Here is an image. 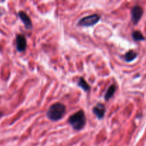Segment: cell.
<instances>
[{
  "instance_id": "1",
  "label": "cell",
  "mask_w": 146,
  "mask_h": 146,
  "mask_svg": "<svg viewBox=\"0 0 146 146\" xmlns=\"http://www.w3.org/2000/svg\"><path fill=\"white\" fill-rule=\"evenodd\" d=\"M68 122L75 131H81L85 127L86 123L85 113L82 110L77 111L68 118Z\"/></svg>"
},
{
  "instance_id": "2",
  "label": "cell",
  "mask_w": 146,
  "mask_h": 146,
  "mask_svg": "<svg viewBox=\"0 0 146 146\" xmlns=\"http://www.w3.org/2000/svg\"><path fill=\"white\" fill-rule=\"evenodd\" d=\"M66 113V106L61 103H55L48 108L46 115L52 121H59Z\"/></svg>"
},
{
  "instance_id": "3",
  "label": "cell",
  "mask_w": 146,
  "mask_h": 146,
  "mask_svg": "<svg viewBox=\"0 0 146 146\" xmlns=\"http://www.w3.org/2000/svg\"><path fill=\"white\" fill-rule=\"evenodd\" d=\"M101 19V17L98 14H92V15L87 16L81 19L78 21V24L81 27H93L95 24H96Z\"/></svg>"
},
{
  "instance_id": "4",
  "label": "cell",
  "mask_w": 146,
  "mask_h": 146,
  "mask_svg": "<svg viewBox=\"0 0 146 146\" xmlns=\"http://www.w3.org/2000/svg\"><path fill=\"white\" fill-rule=\"evenodd\" d=\"M143 14V11L140 6L136 5L133 7L131 10V17H132L133 22L136 24L142 17Z\"/></svg>"
},
{
  "instance_id": "5",
  "label": "cell",
  "mask_w": 146,
  "mask_h": 146,
  "mask_svg": "<svg viewBox=\"0 0 146 146\" xmlns=\"http://www.w3.org/2000/svg\"><path fill=\"white\" fill-rule=\"evenodd\" d=\"M16 46L19 52L24 51L27 48V40L23 34H17L16 37Z\"/></svg>"
},
{
  "instance_id": "6",
  "label": "cell",
  "mask_w": 146,
  "mask_h": 146,
  "mask_svg": "<svg viewBox=\"0 0 146 146\" xmlns=\"http://www.w3.org/2000/svg\"><path fill=\"white\" fill-rule=\"evenodd\" d=\"M93 112L95 114L96 116L98 119H103L105 116L106 113V107L103 104L98 103L93 108Z\"/></svg>"
},
{
  "instance_id": "7",
  "label": "cell",
  "mask_w": 146,
  "mask_h": 146,
  "mask_svg": "<svg viewBox=\"0 0 146 146\" xmlns=\"http://www.w3.org/2000/svg\"><path fill=\"white\" fill-rule=\"evenodd\" d=\"M19 17L20 19L22 21V22L24 23V26H25L26 28L27 29H31L32 28V22H31V20L30 19L29 16L25 13L24 11H20L19 12Z\"/></svg>"
},
{
  "instance_id": "8",
  "label": "cell",
  "mask_w": 146,
  "mask_h": 146,
  "mask_svg": "<svg viewBox=\"0 0 146 146\" xmlns=\"http://www.w3.org/2000/svg\"><path fill=\"white\" fill-rule=\"evenodd\" d=\"M116 88V86H115L114 84L111 85V86L107 89L106 93L105 96H104V98H105L106 101H109V100L112 98L114 94L115 93Z\"/></svg>"
},
{
  "instance_id": "9",
  "label": "cell",
  "mask_w": 146,
  "mask_h": 146,
  "mask_svg": "<svg viewBox=\"0 0 146 146\" xmlns=\"http://www.w3.org/2000/svg\"><path fill=\"white\" fill-rule=\"evenodd\" d=\"M78 86L79 87H81L84 91H86V92L89 91L90 89H91L90 86L88 85V83H87L86 81V80L84 79V78H82V77H80L79 78V80H78Z\"/></svg>"
},
{
  "instance_id": "10",
  "label": "cell",
  "mask_w": 146,
  "mask_h": 146,
  "mask_svg": "<svg viewBox=\"0 0 146 146\" xmlns=\"http://www.w3.org/2000/svg\"><path fill=\"white\" fill-rule=\"evenodd\" d=\"M137 56V53L135 52L134 51H129L128 52H127L126 54L124 56V59H125V61L127 62H131V61H133Z\"/></svg>"
},
{
  "instance_id": "11",
  "label": "cell",
  "mask_w": 146,
  "mask_h": 146,
  "mask_svg": "<svg viewBox=\"0 0 146 146\" xmlns=\"http://www.w3.org/2000/svg\"><path fill=\"white\" fill-rule=\"evenodd\" d=\"M132 37L135 41H143L145 39L143 34L139 31H134L132 34Z\"/></svg>"
},
{
  "instance_id": "12",
  "label": "cell",
  "mask_w": 146,
  "mask_h": 146,
  "mask_svg": "<svg viewBox=\"0 0 146 146\" xmlns=\"http://www.w3.org/2000/svg\"><path fill=\"white\" fill-rule=\"evenodd\" d=\"M2 116H3V113L1 112V111H0V118H1V117H2Z\"/></svg>"
}]
</instances>
